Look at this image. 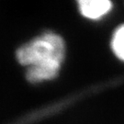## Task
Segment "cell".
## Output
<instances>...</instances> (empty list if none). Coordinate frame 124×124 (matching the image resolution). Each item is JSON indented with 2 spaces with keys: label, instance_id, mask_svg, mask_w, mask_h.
I'll list each match as a JSON object with an SVG mask.
<instances>
[{
  "label": "cell",
  "instance_id": "obj_4",
  "mask_svg": "<svg viewBox=\"0 0 124 124\" xmlns=\"http://www.w3.org/2000/svg\"><path fill=\"white\" fill-rule=\"evenodd\" d=\"M48 110L47 109H42V110H38L35 113H31L30 116H28L26 118L22 119L21 120H18L17 123L15 124H31L32 123L33 121H36L38 120L39 118H44L45 115L47 114Z\"/></svg>",
  "mask_w": 124,
  "mask_h": 124
},
{
  "label": "cell",
  "instance_id": "obj_2",
  "mask_svg": "<svg viewBox=\"0 0 124 124\" xmlns=\"http://www.w3.org/2000/svg\"><path fill=\"white\" fill-rule=\"evenodd\" d=\"M83 16L91 19H97L107 14L111 8L109 0H77Z\"/></svg>",
  "mask_w": 124,
  "mask_h": 124
},
{
  "label": "cell",
  "instance_id": "obj_3",
  "mask_svg": "<svg viewBox=\"0 0 124 124\" xmlns=\"http://www.w3.org/2000/svg\"><path fill=\"white\" fill-rule=\"evenodd\" d=\"M112 49L116 55L124 61V25L120 27L113 35Z\"/></svg>",
  "mask_w": 124,
  "mask_h": 124
},
{
  "label": "cell",
  "instance_id": "obj_1",
  "mask_svg": "<svg viewBox=\"0 0 124 124\" xmlns=\"http://www.w3.org/2000/svg\"><path fill=\"white\" fill-rule=\"evenodd\" d=\"M64 52L62 38L47 32L21 46L16 55L18 62L28 67L27 80L31 83H40L57 76Z\"/></svg>",
  "mask_w": 124,
  "mask_h": 124
}]
</instances>
